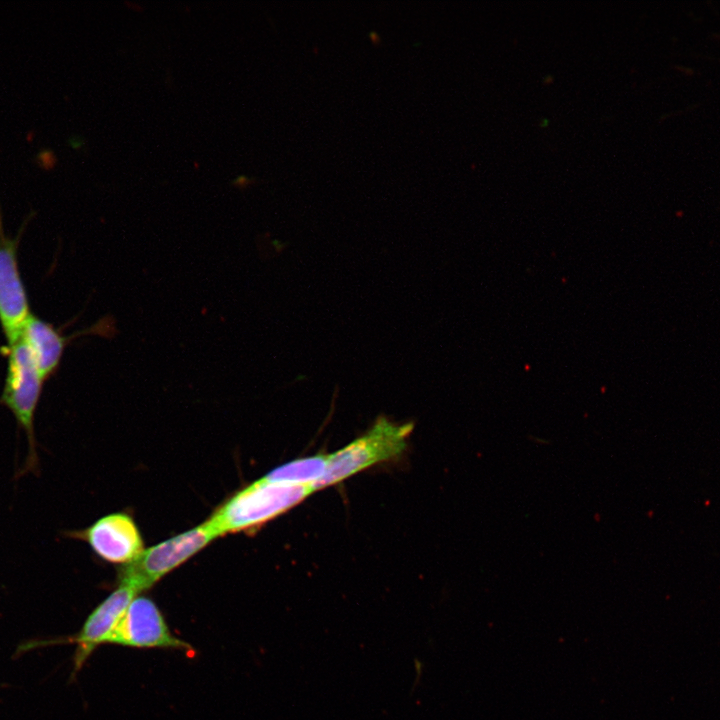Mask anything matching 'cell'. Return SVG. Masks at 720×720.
Segmentation results:
<instances>
[{"mask_svg": "<svg viewBox=\"0 0 720 720\" xmlns=\"http://www.w3.org/2000/svg\"><path fill=\"white\" fill-rule=\"evenodd\" d=\"M108 643L138 649H192L170 631L154 601L143 596L131 601Z\"/></svg>", "mask_w": 720, "mask_h": 720, "instance_id": "277c9868", "label": "cell"}, {"mask_svg": "<svg viewBox=\"0 0 720 720\" xmlns=\"http://www.w3.org/2000/svg\"><path fill=\"white\" fill-rule=\"evenodd\" d=\"M68 145H69L71 148H73V149H75V150H78V149L82 148V147L85 145V139H84V137H82V136H71V137L68 139Z\"/></svg>", "mask_w": 720, "mask_h": 720, "instance_id": "4fadbf2b", "label": "cell"}, {"mask_svg": "<svg viewBox=\"0 0 720 720\" xmlns=\"http://www.w3.org/2000/svg\"><path fill=\"white\" fill-rule=\"evenodd\" d=\"M33 213L25 220L17 237L9 238L4 235L0 211V324L8 344L21 337L31 314L19 271L17 250L19 239Z\"/></svg>", "mask_w": 720, "mask_h": 720, "instance_id": "8992f818", "label": "cell"}, {"mask_svg": "<svg viewBox=\"0 0 720 720\" xmlns=\"http://www.w3.org/2000/svg\"><path fill=\"white\" fill-rule=\"evenodd\" d=\"M369 36L374 44H379L380 38L376 32L372 31Z\"/></svg>", "mask_w": 720, "mask_h": 720, "instance_id": "5bb4252c", "label": "cell"}, {"mask_svg": "<svg viewBox=\"0 0 720 720\" xmlns=\"http://www.w3.org/2000/svg\"><path fill=\"white\" fill-rule=\"evenodd\" d=\"M252 181H254L253 178H249V177H247V176H245V175H238V176L234 179V181L232 182V184H233V186L238 187V188H245V187H247L249 184H251Z\"/></svg>", "mask_w": 720, "mask_h": 720, "instance_id": "7c38bea8", "label": "cell"}, {"mask_svg": "<svg viewBox=\"0 0 720 720\" xmlns=\"http://www.w3.org/2000/svg\"><path fill=\"white\" fill-rule=\"evenodd\" d=\"M327 460L328 455L321 454L295 459L275 468L264 477L269 481L311 485L314 488L324 474Z\"/></svg>", "mask_w": 720, "mask_h": 720, "instance_id": "30bf717a", "label": "cell"}, {"mask_svg": "<svg viewBox=\"0 0 720 720\" xmlns=\"http://www.w3.org/2000/svg\"><path fill=\"white\" fill-rule=\"evenodd\" d=\"M315 492L311 485L269 481L262 477L233 495L205 521L216 537L257 528Z\"/></svg>", "mask_w": 720, "mask_h": 720, "instance_id": "6da1fadb", "label": "cell"}, {"mask_svg": "<svg viewBox=\"0 0 720 720\" xmlns=\"http://www.w3.org/2000/svg\"><path fill=\"white\" fill-rule=\"evenodd\" d=\"M7 352V374L1 402L12 411L31 439L34 414L44 380L22 335L8 344Z\"/></svg>", "mask_w": 720, "mask_h": 720, "instance_id": "5b68a950", "label": "cell"}, {"mask_svg": "<svg viewBox=\"0 0 720 720\" xmlns=\"http://www.w3.org/2000/svg\"><path fill=\"white\" fill-rule=\"evenodd\" d=\"M137 596L130 587L118 585L86 618L81 629L63 642L73 643V674L84 666L90 655L102 644L108 643L127 607Z\"/></svg>", "mask_w": 720, "mask_h": 720, "instance_id": "52a82bcc", "label": "cell"}, {"mask_svg": "<svg viewBox=\"0 0 720 720\" xmlns=\"http://www.w3.org/2000/svg\"><path fill=\"white\" fill-rule=\"evenodd\" d=\"M216 537L206 522L143 551L125 564L118 574L119 585L137 594L152 587Z\"/></svg>", "mask_w": 720, "mask_h": 720, "instance_id": "3957f363", "label": "cell"}, {"mask_svg": "<svg viewBox=\"0 0 720 720\" xmlns=\"http://www.w3.org/2000/svg\"><path fill=\"white\" fill-rule=\"evenodd\" d=\"M93 550L104 560L127 564L143 551V541L134 521L126 514L107 515L83 534Z\"/></svg>", "mask_w": 720, "mask_h": 720, "instance_id": "ba28073f", "label": "cell"}, {"mask_svg": "<svg viewBox=\"0 0 720 720\" xmlns=\"http://www.w3.org/2000/svg\"><path fill=\"white\" fill-rule=\"evenodd\" d=\"M412 423L398 424L386 417L376 422L348 445L328 454L326 469L315 491L337 484L375 464L396 459L407 448Z\"/></svg>", "mask_w": 720, "mask_h": 720, "instance_id": "7a4b0ae2", "label": "cell"}, {"mask_svg": "<svg viewBox=\"0 0 720 720\" xmlns=\"http://www.w3.org/2000/svg\"><path fill=\"white\" fill-rule=\"evenodd\" d=\"M35 162L43 170H52L57 164V157L51 149H43L37 153Z\"/></svg>", "mask_w": 720, "mask_h": 720, "instance_id": "8fae6325", "label": "cell"}, {"mask_svg": "<svg viewBox=\"0 0 720 720\" xmlns=\"http://www.w3.org/2000/svg\"><path fill=\"white\" fill-rule=\"evenodd\" d=\"M22 338L31 352L41 378L47 380L59 366L67 342L66 337L50 323L30 314L24 324Z\"/></svg>", "mask_w": 720, "mask_h": 720, "instance_id": "9c48e42d", "label": "cell"}]
</instances>
